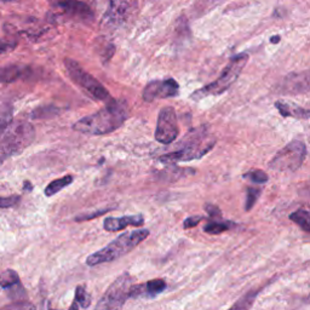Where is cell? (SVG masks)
Masks as SVG:
<instances>
[{"label":"cell","instance_id":"1","mask_svg":"<svg viewBox=\"0 0 310 310\" xmlns=\"http://www.w3.org/2000/svg\"><path fill=\"white\" fill-rule=\"evenodd\" d=\"M128 118V102L122 98H111L102 109L78 120L73 125V130L76 132L85 133V135L102 136L121 128Z\"/></svg>","mask_w":310,"mask_h":310},{"label":"cell","instance_id":"2","mask_svg":"<svg viewBox=\"0 0 310 310\" xmlns=\"http://www.w3.org/2000/svg\"><path fill=\"white\" fill-rule=\"evenodd\" d=\"M216 139L211 138L208 133V128H201L194 130L188 135L184 141V147H182L178 151L161 155L159 161L161 164H177L182 161H192L202 158L205 154L211 151L215 147Z\"/></svg>","mask_w":310,"mask_h":310},{"label":"cell","instance_id":"3","mask_svg":"<svg viewBox=\"0 0 310 310\" xmlns=\"http://www.w3.org/2000/svg\"><path fill=\"white\" fill-rule=\"evenodd\" d=\"M149 236L148 229H138V231L126 232L119 235L115 240H113L109 245L98 251L93 252L86 258V264L90 266H95L103 263H109L119 259L126 253L132 251L136 246H138L142 241Z\"/></svg>","mask_w":310,"mask_h":310},{"label":"cell","instance_id":"4","mask_svg":"<svg viewBox=\"0 0 310 310\" xmlns=\"http://www.w3.org/2000/svg\"><path fill=\"white\" fill-rule=\"evenodd\" d=\"M35 138L32 124L23 120L10 119L0 125V153L15 155L25 151Z\"/></svg>","mask_w":310,"mask_h":310},{"label":"cell","instance_id":"5","mask_svg":"<svg viewBox=\"0 0 310 310\" xmlns=\"http://www.w3.org/2000/svg\"><path fill=\"white\" fill-rule=\"evenodd\" d=\"M247 61V53H239V55L234 56L226 65L225 68L223 69L217 80L205 85L204 88L196 90L191 95V98L199 101V99L209 97V96H219L224 93L238 80Z\"/></svg>","mask_w":310,"mask_h":310},{"label":"cell","instance_id":"6","mask_svg":"<svg viewBox=\"0 0 310 310\" xmlns=\"http://www.w3.org/2000/svg\"><path fill=\"white\" fill-rule=\"evenodd\" d=\"M306 153L305 143L295 139L276 153L269 162V168L276 172H295L304 162Z\"/></svg>","mask_w":310,"mask_h":310},{"label":"cell","instance_id":"7","mask_svg":"<svg viewBox=\"0 0 310 310\" xmlns=\"http://www.w3.org/2000/svg\"><path fill=\"white\" fill-rule=\"evenodd\" d=\"M65 66L67 73L73 81L86 93H89L93 99L96 101H109L111 99V93L108 92V90L97 79L86 72L78 62L72 58H66Z\"/></svg>","mask_w":310,"mask_h":310},{"label":"cell","instance_id":"8","mask_svg":"<svg viewBox=\"0 0 310 310\" xmlns=\"http://www.w3.org/2000/svg\"><path fill=\"white\" fill-rule=\"evenodd\" d=\"M133 284L132 276L124 273L107 288L103 297L96 305V309H119L122 308L129 299V291Z\"/></svg>","mask_w":310,"mask_h":310},{"label":"cell","instance_id":"9","mask_svg":"<svg viewBox=\"0 0 310 310\" xmlns=\"http://www.w3.org/2000/svg\"><path fill=\"white\" fill-rule=\"evenodd\" d=\"M138 0H111L109 8L102 19V26L108 29H116L124 26L135 15Z\"/></svg>","mask_w":310,"mask_h":310},{"label":"cell","instance_id":"10","mask_svg":"<svg viewBox=\"0 0 310 310\" xmlns=\"http://www.w3.org/2000/svg\"><path fill=\"white\" fill-rule=\"evenodd\" d=\"M178 133L179 128L175 108L171 106L164 107L158 115L154 132L155 139L161 144H171L178 137Z\"/></svg>","mask_w":310,"mask_h":310},{"label":"cell","instance_id":"11","mask_svg":"<svg viewBox=\"0 0 310 310\" xmlns=\"http://www.w3.org/2000/svg\"><path fill=\"white\" fill-rule=\"evenodd\" d=\"M52 8L61 11L66 17L75 21H91L93 11L86 3L81 0H49Z\"/></svg>","mask_w":310,"mask_h":310},{"label":"cell","instance_id":"12","mask_svg":"<svg viewBox=\"0 0 310 310\" xmlns=\"http://www.w3.org/2000/svg\"><path fill=\"white\" fill-rule=\"evenodd\" d=\"M179 93V85L175 79L154 80L146 85L143 90V99L146 102H153L155 99L176 97Z\"/></svg>","mask_w":310,"mask_h":310},{"label":"cell","instance_id":"13","mask_svg":"<svg viewBox=\"0 0 310 310\" xmlns=\"http://www.w3.org/2000/svg\"><path fill=\"white\" fill-rule=\"evenodd\" d=\"M166 282L162 279H154L147 284H132L130 287L129 298H153L164 292Z\"/></svg>","mask_w":310,"mask_h":310},{"label":"cell","instance_id":"14","mask_svg":"<svg viewBox=\"0 0 310 310\" xmlns=\"http://www.w3.org/2000/svg\"><path fill=\"white\" fill-rule=\"evenodd\" d=\"M281 91L284 93H306L309 91L308 71L292 73L286 76L282 82Z\"/></svg>","mask_w":310,"mask_h":310},{"label":"cell","instance_id":"15","mask_svg":"<svg viewBox=\"0 0 310 310\" xmlns=\"http://www.w3.org/2000/svg\"><path fill=\"white\" fill-rule=\"evenodd\" d=\"M144 223L143 215L122 216V217H108L103 222V228L107 232H120L126 226H141Z\"/></svg>","mask_w":310,"mask_h":310},{"label":"cell","instance_id":"16","mask_svg":"<svg viewBox=\"0 0 310 310\" xmlns=\"http://www.w3.org/2000/svg\"><path fill=\"white\" fill-rule=\"evenodd\" d=\"M195 170L191 168H179L176 164H168V166L161 171L155 172V177L162 182H177L187 176L194 175Z\"/></svg>","mask_w":310,"mask_h":310},{"label":"cell","instance_id":"17","mask_svg":"<svg viewBox=\"0 0 310 310\" xmlns=\"http://www.w3.org/2000/svg\"><path fill=\"white\" fill-rule=\"evenodd\" d=\"M275 108L284 118H295V119H309V111L303 107L296 105V103L285 101V99H278L275 102Z\"/></svg>","mask_w":310,"mask_h":310},{"label":"cell","instance_id":"18","mask_svg":"<svg viewBox=\"0 0 310 310\" xmlns=\"http://www.w3.org/2000/svg\"><path fill=\"white\" fill-rule=\"evenodd\" d=\"M28 68L22 65H8L0 67V84H10L23 78Z\"/></svg>","mask_w":310,"mask_h":310},{"label":"cell","instance_id":"19","mask_svg":"<svg viewBox=\"0 0 310 310\" xmlns=\"http://www.w3.org/2000/svg\"><path fill=\"white\" fill-rule=\"evenodd\" d=\"M91 305V297L86 291L85 285H80L75 288V297L71 309H86Z\"/></svg>","mask_w":310,"mask_h":310},{"label":"cell","instance_id":"20","mask_svg":"<svg viewBox=\"0 0 310 310\" xmlns=\"http://www.w3.org/2000/svg\"><path fill=\"white\" fill-rule=\"evenodd\" d=\"M73 181H74V177H73V176H71V175H67L62 178L55 179V181L49 183L48 187L45 188V195L46 196H53L55 194H57L58 192H61L62 189L66 188V187L72 184Z\"/></svg>","mask_w":310,"mask_h":310},{"label":"cell","instance_id":"21","mask_svg":"<svg viewBox=\"0 0 310 310\" xmlns=\"http://www.w3.org/2000/svg\"><path fill=\"white\" fill-rule=\"evenodd\" d=\"M234 222L221 221V218H219V221L218 219H212V221H210L208 224L204 226V231L209 233V234H221V233L229 231V229L234 228Z\"/></svg>","mask_w":310,"mask_h":310},{"label":"cell","instance_id":"22","mask_svg":"<svg viewBox=\"0 0 310 310\" xmlns=\"http://www.w3.org/2000/svg\"><path fill=\"white\" fill-rule=\"evenodd\" d=\"M290 219L295 222L303 232L310 233V213L306 210H297L290 215Z\"/></svg>","mask_w":310,"mask_h":310},{"label":"cell","instance_id":"23","mask_svg":"<svg viewBox=\"0 0 310 310\" xmlns=\"http://www.w3.org/2000/svg\"><path fill=\"white\" fill-rule=\"evenodd\" d=\"M19 282H21V280H19L18 274L12 269H6V271L0 273V287L8 290L19 284Z\"/></svg>","mask_w":310,"mask_h":310},{"label":"cell","instance_id":"24","mask_svg":"<svg viewBox=\"0 0 310 310\" xmlns=\"http://www.w3.org/2000/svg\"><path fill=\"white\" fill-rule=\"evenodd\" d=\"M244 178L251 183H255V184H264L269 179L268 175L262 170H251V171L245 173Z\"/></svg>","mask_w":310,"mask_h":310},{"label":"cell","instance_id":"25","mask_svg":"<svg viewBox=\"0 0 310 310\" xmlns=\"http://www.w3.org/2000/svg\"><path fill=\"white\" fill-rule=\"evenodd\" d=\"M256 296H257V292L251 291V292L246 293L244 297L240 298L239 301L232 306V308L233 309H250L253 305V302H255Z\"/></svg>","mask_w":310,"mask_h":310},{"label":"cell","instance_id":"26","mask_svg":"<svg viewBox=\"0 0 310 310\" xmlns=\"http://www.w3.org/2000/svg\"><path fill=\"white\" fill-rule=\"evenodd\" d=\"M262 191L259 188H251L247 189V194H246V206L245 210L246 211H250V210L253 209V206H255L256 202H257V200L259 196H261Z\"/></svg>","mask_w":310,"mask_h":310},{"label":"cell","instance_id":"27","mask_svg":"<svg viewBox=\"0 0 310 310\" xmlns=\"http://www.w3.org/2000/svg\"><path fill=\"white\" fill-rule=\"evenodd\" d=\"M112 210H113V209H101V210H97V211L89 212V213H84V215L78 216V217H75V221H76V222H84V221H89V219H92V218L99 217V216L105 215L106 212L112 211Z\"/></svg>","mask_w":310,"mask_h":310},{"label":"cell","instance_id":"28","mask_svg":"<svg viewBox=\"0 0 310 310\" xmlns=\"http://www.w3.org/2000/svg\"><path fill=\"white\" fill-rule=\"evenodd\" d=\"M21 201V198L18 195H11V196H6V198H2L0 196V209H10L13 208Z\"/></svg>","mask_w":310,"mask_h":310},{"label":"cell","instance_id":"29","mask_svg":"<svg viewBox=\"0 0 310 310\" xmlns=\"http://www.w3.org/2000/svg\"><path fill=\"white\" fill-rule=\"evenodd\" d=\"M202 219H204L202 216H191V217L184 219V222H183V228L184 229L194 228V226L198 225Z\"/></svg>","mask_w":310,"mask_h":310},{"label":"cell","instance_id":"30","mask_svg":"<svg viewBox=\"0 0 310 310\" xmlns=\"http://www.w3.org/2000/svg\"><path fill=\"white\" fill-rule=\"evenodd\" d=\"M205 210H206V212L209 213V216L211 217V219H219L222 217L221 210H219L216 205H212V204L206 205Z\"/></svg>","mask_w":310,"mask_h":310},{"label":"cell","instance_id":"31","mask_svg":"<svg viewBox=\"0 0 310 310\" xmlns=\"http://www.w3.org/2000/svg\"><path fill=\"white\" fill-rule=\"evenodd\" d=\"M15 48H16V43H9V42H5V40L0 39V55L11 51V50H13Z\"/></svg>","mask_w":310,"mask_h":310},{"label":"cell","instance_id":"32","mask_svg":"<svg viewBox=\"0 0 310 310\" xmlns=\"http://www.w3.org/2000/svg\"><path fill=\"white\" fill-rule=\"evenodd\" d=\"M23 188H25L26 191H29V192H31L32 189H33L32 183H31V182H28V181H26V182H25V185H23Z\"/></svg>","mask_w":310,"mask_h":310},{"label":"cell","instance_id":"33","mask_svg":"<svg viewBox=\"0 0 310 310\" xmlns=\"http://www.w3.org/2000/svg\"><path fill=\"white\" fill-rule=\"evenodd\" d=\"M279 42H280V36L279 35L273 36V38L271 39V43H273V44H278Z\"/></svg>","mask_w":310,"mask_h":310},{"label":"cell","instance_id":"34","mask_svg":"<svg viewBox=\"0 0 310 310\" xmlns=\"http://www.w3.org/2000/svg\"><path fill=\"white\" fill-rule=\"evenodd\" d=\"M3 2H10V0H3Z\"/></svg>","mask_w":310,"mask_h":310}]
</instances>
